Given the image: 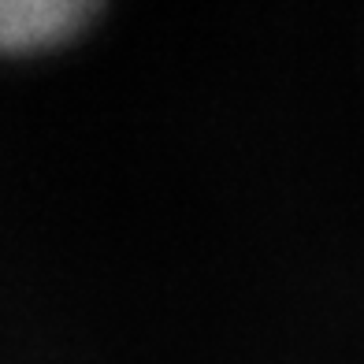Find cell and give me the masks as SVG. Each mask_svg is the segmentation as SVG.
Instances as JSON below:
<instances>
[{
    "label": "cell",
    "mask_w": 364,
    "mask_h": 364,
    "mask_svg": "<svg viewBox=\"0 0 364 364\" xmlns=\"http://www.w3.org/2000/svg\"><path fill=\"white\" fill-rule=\"evenodd\" d=\"M97 4L86 0H0V53H34L75 38Z\"/></svg>",
    "instance_id": "cell-1"
}]
</instances>
